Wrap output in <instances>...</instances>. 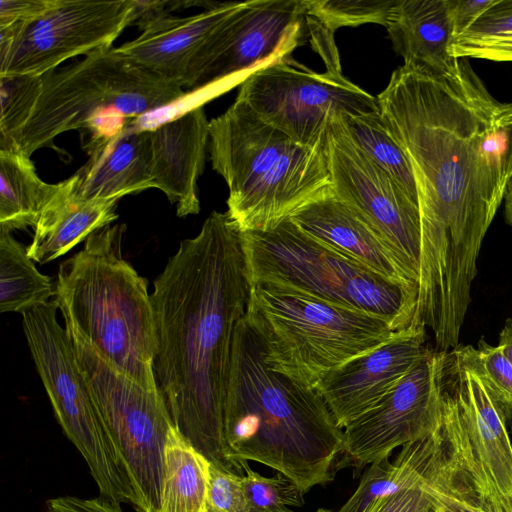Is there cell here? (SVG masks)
<instances>
[{
    "label": "cell",
    "mask_w": 512,
    "mask_h": 512,
    "mask_svg": "<svg viewBox=\"0 0 512 512\" xmlns=\"http://www.w3.org/2000/svg\"><path fill=\"white\" fill-rule=\"evenodd\" d=\"M376 98L417 187V315L435 334L456 337L483 239L512 175V102L496 99L468 58L443 73L403 64Z\"/></svg>",
    "instance_id": "obj_1"
},
{
    "label": "cell",
    "mask_w": 512,
    "mask_h": 512,
    "mask_svg": "<svg viewBox=\"0 0 512 512\" xmlns=\"http://www.w3.org/2000/svg\"><path fill=\"white\" fill-rule=\"evenodd\" d=\"M250 289L241 231L227 212L214 211L181 241L151 294L154 376L173 423L210 463L240 476L225 438V405Z\"/></svg>",
    "instance_id": "obj_2"
},
{
    "label": "cell",
    "mask_w": 512,
    "mask_h": 512,
    "mask_svg": "<svg viewBox=\"0 0 512 512\" xmlns=\"http://www.w3.org/2000/svg\"><path fill=\"white\" fill-rule=\"evenodd\" d=\"M225 438L235 461L271 467L303 494L333 480L343 450V429L319 391L268 365L246 317L234 335Z\"/></svg>",
    "instance_id": "obj_3"
},
{
    "label": "cell",
    "mask_w": 512,
    "mask_h": 512,
    "mask_svg": "<svg viewBox=\"0 0 512 512\" xmlns=\"http://www.w3.org/2000/svg\"><path fill=\"white\" fill-rule=\"evenodd\" d=\"M124 224L92 233L58 270L54 301L73 330L115 370L158 389L156 331L146 279L122 256Z\"/></svg>",
    "instance_id": "obj_4"
},
{
    "label": "cell",
    "mask_w": 512,
    "mask_h": 512,
    "mask_svg": "<svg viewBox=\"0 0 512 512\" xmlns=\"http://www.w3.org/2000/svg\"><path fill=\"white\" fill-rule=\"evenodd\" d=\"M208 149L229 189L227 213L241 232L270 229L334 196L324 144L296 142L242 100L210 121Z\"/></svg>",
    "instance_id": "obj_5"
},
{
    "label": "cell",
    "mask_w": 512,
    "mask_h": 512,
    "mask_svg": "<svg viewBox=\"0 0 512 512\" xmlns=\"http://www.w3.org/2000/svg\"><path fill=\"white\" fill-rule=\"evenodd\" d=\"M183 87L117 51L103 48L41 75L39 96L10 150L28 157L54 147L60 134L90 129L92 138L121 131L131 120L185 96Z\"/></svg>",
    "instance_id": "obj_6"
},
{
    "label": "cell",
    "mask_w": 512,
    "mask_h": 512,
    "mask_svg": "<svg viewBox=\"0 0 512 512\" xmlns=\"http://www.w3.org/2000/svg\"><path fill=\"white\" fill-rule=\"evenodd\" d=\"M245 317L268 365L315 388L330 371L400 331L376 315L266 283L251 284Z\"/></svg>",
    "instance_id": "obj_7"
},
{
    "label": "cell",
    "mask_w": 512,
    "mask_h": 512,
    "mask_svg": "<svg viewBox=\"0 0 512 512\" xmlns=\"http://www.w3.org/2000/svg\"><path fill=\"white\" fill-rule=\"evenodd\" d=\"M250 284L266 283L389 321L415 320L418 290L386 279L319 243L290 218L266 230L241 232Z\"/></svg>",
    "instance_id": "obj_8"
},
{
    "label": "cell",
    "mask_w": 512,
    "mask_h": 512,
    "mask_svg": "<svg viewBox=\"0 0 512 512\" xmlns=\"http://www.w3.org/2000/svg\"><path fill=\"white\" fill-rule=\"evenodd\" d=\"M57 309L53 300L22 314L35 366L60 426L88 465L98 497L134 507L130 479L97 413L73 343L58 323Z\"/></svg>",
    "instance_id": "obj_9"
},
{
    "label": "cell",
    "mask_w": 512,
    "mask_h": 512,
    "mask_svg": "<svg viewBox=\"0 0 512 512\" xmlns=\"http://www.w3.org/2000/svg\"><path fill=\"white\" fill-rule=\"evenodd\" d=\"M96 407L130 479L136 512H160L164 454L174 425L158 389L143 387L110 366L66 328Z\"/></svg>",
    "instance_id": "obj_10"
},
{
    "label": "cell",
    "mask_w": 512,
    "mask_h": 512,
    "mask_svg": "<svg viewBox=\"0 0 512 512\" xmlns=\"http://www.w3.org/2000/svg\"><path fill=\"white\" fill-rule=\"evenodd\" d=\"M236 99L244 101L267 124L310 147L324 144L333 115L380 111L376 97L343 75L316 73L291 57L248 75Z\"/></svg>",
    "instance_id": "obj_11"
},
{
    "label": "cell",
    "mask_w": 512,
    "mask_h": 512,
    "mask_svg": "<svg viewBox=\"0 0 512 512\" xmlns=\"http://www.w3.org/2000/svg\"><path fill=\"white\" fill-rule=\"evenodd\" d=\"M342 114L330 118L324 142L333 194L384 239L419 287V205L358 147Z\"/></svg>",
    "instance_id": "obj_12"
},
{
    "label": "cell",
    "mask_w": 512,
    "mask_h": 512,
    "mask_svg": "<svg viewBox=\"0 0 512 512\" xmlns=\"http://www.w3.org/2000/svg\"><path fill=\"white\" fill-rule=\"evenodd\" d=\"M442 435L452 464L469 482L512 494V442L506 418L456 348L447 352Z\"/></svg>",
    "instance_id": "obj_13"
},
{
    "label": "cell",
    "mask_w": 512,
    "mask_h": 512,
    "mask_svg": "<svg viewBox=\"0 0 512 512\" xmlns=\"http://www.w3.org/2000/svg\"><path fill=\"white\" fill-rule=\"evenodd\" d=\"M131 0H55L39 17L0 28V76L43 75L110 48L130 25Z\"/></svg>",
    "instance_id": "obj_14"
},
{
    "label": "cell",
    "mask_w": 512,
    "mask_h": 512,
    "mask_svg": "<svg viewBox=\"0 0 512 512\" xmlns=\"http://www.w3.org/2000/svg\"><path fill=\"white\" fill-rule=\"evenodd\" d=\"M303 0L241 2L191 60L183 87L198 91L290 57L305 27Z\"/></svg>",
    "instance_id": "obj_15"
},
{
    "label": "cell",
    "mask_w": 512,
    "mask_h": 512,
    "mask_svg": "<svg viewBox=\"0 0 512 512\" xmlns=\"http://www.w3.org/2000/svg\"><path fill=\"white\" fill-rule=\"evenodd\" d=\"M446 356V351L426 348L376 405L344 428L338 468L344 463L362 468L440 430Z\"/></svg>",
    "instance_id": "obj_16"
},
{
    "label": "cell",
    "mask_w": 512,
    "mask_h": 512,
    "mask_svg": "<svg viewBox=\"0 0 512 512\" xmlns=\"http://www.w3.org/2000/svg\"><path fill=\"white\" fill-rule=\"evenodd\" d=\"M425 335L426 327L413 322L319 381L316 389L341 429L376 405L415 365L426 350Z\"/></svg>",
    "instance_id": "obj_17"
},
{
    "label": "cell",
    "mask_w": 512,
    "mask_h": 512,
    "mask_svg": "<svg viewBox=\"0 0 512 512\" xmlns=\"http://www.w3.org/2000/svg\"><path fill=\"white\" fill-rule=\"evenodd\" d=\"M209 123L202 106L166 120L150 130L154 188L176 206L179 217L198 214V179L209 143Z\"/></svg>",
    "instance_id": "obj_18"
},
{
    "label": "cell",
    "mask_w": 512,
    "mask_h": 512,
    "mask_svg": "<svg viewBox=\"0 0 512 512\" xmlns=\"http://www.w3.org/2000/svg\"><path fill=\"white\" fill-rule=\"evenodd\" d=\"M87 162L71 176L72 193L82 200H120L154 188L150 130L129 121L116 134L91 139Z\"/></svg>",
    "instance_id": "obj_19"
},
{
    "label": "cell",
    "mask_w": 512,
    "mask_h": 512,
    "mask_svg": "<svg viewBox=\"0 0 512 512\" xmlns=\"http://www.w3.org/2000/svg\"><path fill=\"white\" fill-rule=\"evenodd\" d=\"M290 219L331 250L419 292L418 285L384 239L354 209L335 196L307 205Z\"/></svg>",
    "instance_id": "obj_20"
},
{
    "label": "cell",
    "mask_w": 512,
    "mask_h": 512,
    "mask_svg": "<svg viewBox=\"0 0 512 512\" xmlns=\"http://www.w3.org/2000/svg\"><path fill=\"white\" fill-rule=\"evenodd\" d=\"M240 3H215L203 12L187 17L166 16L116 49L144 68L183 87L188 66L199 48Z\"/></svg>",
    "instance_id": "obj_21"
},
{
    "label": "cell",
    "mask_w": 512,
    "mask_h": 512,
    "mask_svg": "<svg viewBox=\"0 0 512 512\" xmlns=\"http://www.w3.org/2000/svg\"><path fill=\"white\" fill-rule=\"evenodd\" d=\"M384 27L404 64L443 73L458 59L447 0H394Z\"/></svg>",
    "instance_id": "obj_22"
},
{
    "label": "cell",
    "mask_w": 512,
    "mask_h": 512,
    "mask_svg": "<svg viewBox=\"0 0 512 512\" xmlns=\"http://www.w3.org/2000/svg\"><path fill=\"white\" fill-rule=\"evenodd\" d=\"M118 200H82L72 193L71 177L40 216L27 255L45 264L66 254L95 231L118 217Z\"/></svg>",
    "instance_id": "obj_23"
},
{
    "label": "cell",
    "mask_w": 512,
    "mask_h": 512,
    "mask_svg": "<svg viewBox=\"0 0 512 512\" xmlns=\"http://www.w3.org/2000/svg\"><path fill=\"white\" fill-rule=\"evenodd\" d=\"M60 188L61 182L49 184L37 175L30 157L17 150H0V229L36 227Z\"/></svg>",
    "instance_id": "obj_24"
},
{
    "label": "cell",
    "mask_w": 512,
    "mask_h": 512,
    "mask_svg": "<svg viewBox=\"0 0 512 512\" xmlns=\"http://www.w3.org/2000/svg\"><path fill=\"white\" fill-rule=\"evenodd\" d=\"M160 512H207L210 462L179 432L169 431Z\"/></svg>",
    "instance_id": "obj_25"
},
{
    "label": "cell",
    "mask_w": 512,
    "mask_h": 512,
    "mask_svg": "<svg viewBox=\"0 0 512 512\" xmlns=\"http://www.w3.org/2000/svg\"><path fill=\"white\" fill-rule=\"evenodd\" d=\"M50 277L40 273L27 250L0 229V311L19 312L49 302L54 296Z\"/></svg>",
    "instance_id": "obj_26"
},
{
    "label": "cell",
    "mask_w": 512,
    "mask_h": 512,
    "mask_svg": "<svg viewBox=\"0 0 512 512\" xmlns=\"http://www.w3.org/2000/svg\"><path fill=\"white\" fill-rule=\"evenodd\" d=\"M342 115L346 128L358 147L419 205L410 162L388 131L380 111L362 115Z\"/></svg>",
    "instance_id": "obj_27"
},
{
    "label": "cell",
    "mask_w": 512,
    "mask_h": 512,
    "mask_svg": "<svg viewBox=\"0 0 512 512\" xmlns=\"http://www.w3.org/2000/svg\"><path fill=\"white\" fill-rule=\"evenodd\" d=\"M305 21L334 35L342 27L385 26L394 0H303Z\"/></svg>",
    "instance_id": "obj_28"
},
{
    "label": "cell",
    "mask_w": 512,
    "mask_h": 512,
    "mask_svg": "<svg viewBox=\"0 0 512 512\" xmlns=\"http://www.w3.org/2000/svg\"><path fill=\"white\" fill-rule=\"evenodd\" d=\"M41 88V75L0 76V150H10L27 123Z\"/></svg>",
    "instance_id": "obj_29"
},
{
    "label": "cell",
    "mask_w": 512,
    "mask_h": 512,
    "mask_svg": "<svg viewBox=\"0 0 512 512\" xmlns=\"http://www.w3.org/2000/svg\"><path fill=\"white\" fill-rule=\"evenodd\" d=\"M463 361L481 378L493 400L503 412L506 421L512 420V365L498 346L483 338L477 347H455Z\"/></svg>",
    "instance_id": "obj_30"
},
{
    "label": "cell",
    "mask_w": 512,
    "mask_h": 512,
    "mask_svg": "<svg viewBox=\"0 0 512 512\" xmlns=\"http://www.w3.org/2000/svg\"><path fill=\"white\" fill-rule=\"evenodd\" d=\"M241 464L248 512H294L292 507L304 504L302 491L284 474L264 477L252 470L247 461Z\"/></svg>",
    "instance_id": "obj_31"
},
{
    "label": "cell",
    "mask_w": 512,
    "mask_h": 512,
    "mask_svg": "<svg viewBox=\"0 0 512 512\" xmlns=\"http://www.w3.org/2000/svg\"><path fill=\"white\" fill-rule=\"evenodd\" d=\"M207 512H248L243 476L210 463Z\"/></svg>",
    "instance_id": "obj_32"
},
{
    "label": "cell",
    "mask_w": 512,
    "mask_h": 512,
    "mask_svg": "<svg viewBox=\"0 0 512 512\" xmlns=\"http://www.w3.org/2000/svg\"><path fill=\"white\" fill-rule=\"evenodd\" d=\"M450 54L454 58L512 61V35L456 38Z\"/></svg>",
    "instance_id": "obj_33"
},
{
    "label": "cell",
    "mask_w": 512,
    "mask_h": 512,
    "mask_svg": "<svg viewBox=\"0 0 512 512\" xmlns=\"http://www.w3.org/2000/svg\"><path fill=\"white\" fill-rule=\"evenodd\" d=\"M434 500L425 487H417L382 496L371 503L364 512H432Z\"/></svg>",
    "instance_id": "obj_34"
},
{
    "label": "cell",
    "mask_w": 512,
    "mask_h": 512,
    "mask_svg": "<svg viewBox=\"0 0 512 512\" xmlns=\"http://www.w3.org/2000/svg\"><path fill=\"white\" fill-rule=\"evenodd\" d=\"M512 35V0H496L461 36L473 38Z\"/></svg>",
    "instance_id": "obj_35"
},
{
    "label": "cell",
    "mask_w": 512,
    "mask_h": 512,
    "mask_svg": "<svg viewBox=\"0 0 512 512\" xmlns=\"http://www.w3.org/2000/svg\"><path fill=\"white\" fill-rule=\"evenodd\" d=\"M453 470L459 487L480 512H512V494L503 495L492 486L470 483L455 467Z\"/></svg>",
    "instance_id": "obj_36"
},
{
    "label": "cell",
    "mask_w": 512,
    "mask_h": 512,
    "mask_svg": "<svg viewBox=\"0 0 512 512\" xmlns=\"http://www.w3.org/2000/svg\"><path fill=\"white\" fill-rule=\"evenodd\" d=\"M55 0H1L0 28L33 20L48 9Z\"/></svg>",
    "instance_id": "obj_37"
},
{
    "label": "cell",
    "mask_w": 512,
    "mask_h": 512,
    "mask_svg": "<svg viewBox=\"0 0 512 512\" xmlns=\"http://www.w3.org/2000/svg\"><path fill=\"white\" fill-rule=\"evenodd\" d=\"M495 2L496 0H447L455 39L466 32Z\"/></svg>",
    "instance_id": "obj_38"
},
{
    "label": "cell",
    "mask_w": 512,
    "mask_h": 512,
    "mask_svg": "<svg viewBox=\"0 0 512 512\" xmlns=\"http://www.w3.org/2000/svg\"><path fill=\"white\" fill-rule=\"evenodd\" d=\"M48 512H122L121 505L100 497L82 499L75 496H60L47 501Z\"/></svg>",
    "instance_id": "obj_39"
},
{
    "label": "cell",
    "mask_w": 512,
    "mask_h": 512,
    "mask_svg": "<svg viewBox=\"0 0 512 512\" xmlns=\"http://www.w3.org/2000/svg\"><path fill=\"white\" fill-rule=\"evenodd\" d=\"M182 1H137L131 0L130 25H137L143 31L150 24L171 15L170 11L184 6Z\"/></svg>",
    "instance_id": "obj_40"
},
{
    "label": "cell",
    "mask_w": 512,
    "mask_h": 512,
    "mask_svg": "<svg viewBox=\"0 0 512 512\" xmlns=\"http://www.w3.org/2000/svg\"><path fill=\"white\" fill-rule=\"evenodd\" d=\"M497 346L512 365V316L505 320L504 326L499 334Z\"/></svg>",
    "instance_id": "obj_41"
},
{
    "label": "cell",
    "mask_w": 512,
    "mask_h": 512,
    "mask_svg": "<svg viewBox=\"0 0 512 512\" xmlns=\"http://www.w3.org/2000/svg\"><path fill=\"white\" fill-rule=\"evenodd\" d=\"M503 203L505 220L512 227V175L505 188Z\"/></svg>",
    "instance_id": "obj_42"
},
{
    "label": "cell",
    "mask_w": 512,
    "mask_h": 512,
    "mask_svg": "<svg viewBox=\"0 0 512 512\" xmlns=\"http://www.w3.org/2000/svg\"><path fill=\"white\" fill-rule=\"evenodd\" d=\"M316 512H331V511H329L327 509L320 508Z\"/></svg>",
    "instance_id": "obj_43"
},
{
    "label": "cell",
    "mask_w": 512,
    "mask_h": 512,
    "mask_svg": "<svg viewBox=\"0 0 512 512\" xmlns=\"http://www.w3.org/2000/svg\"><path fill=\"white\" fill-rule=\"evenodd\" d=\"M432 512H435V508L433 509V511H432Z\"/></svg>",
    "instance_id": "obj_44"
},
{
    "label": "cell",
    "mask_w": 512,
    "mask_h": 512,
    "mask_svg": "<svg viewBox=\"0 0 512 512\" xmlns=\"http://www.w3.org/2000/svg\"><path fill=\"white\" fill-rule=\"evenodd\" d=\"M435 508V507H434ZM435 512H437V510L435 509Z\"/></svg>",
    "instance_id": "obj_45"
}]
</instances>
